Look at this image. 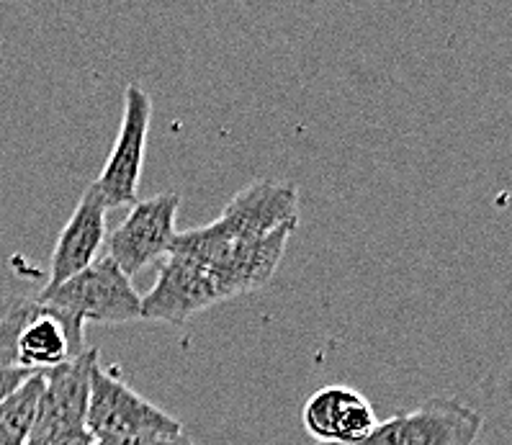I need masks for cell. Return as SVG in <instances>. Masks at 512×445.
Instances as JSON below:
<instances>
[{
    "label": "cell",
    "instance_id": "8fae6325",
    "mask_svg": "<svg viewBox=\"0 0 512 445\" xmlns=\"http://www.w3.org/2000/svg\"><path fill=\"white\" fill-rule=\"evenodd\" d=\"M103 240H106V206L88 186L75 206L73 217L67 219L57 237V245L49 258V278L39 296L52 294L62 283L83 273L85 268H91L98 260Z\"/></svg>",
    "mask_w": 512,
    "mask_h": 445
},
{
    "label": "cell",
    "instance_id": "30bf717a",
    "mask_svg": "<svg viewBox=\"0 0 512 445\" xmlns=\"http://www.w3.org/2000/svg\"><path fill=\"white\" fill-rule=\"evenodd\" d=\"M302 422L317 445H356L379 425L371 402L350 386L314 391L302 409Z\"/></svg>",
    "mask_w": 512,
    "mask_h": 445
},
{
    "label": "cell",
    "instance_id": "3957f363",
    "mask_svg": "<svg viewBox=\"0 0 512 445\" xmlns=\"http://www.w3.org/2000/svg\"><path fill=\"white\" fill-rule=\"evenodd\" d=\"M39 301L83 319L85 325H124L142 319V296L109 255L98 258L91 268L65 281L52 294L39 296Z\"/></svg>",
    "mask_w": 512,
    "mask_h": 445
},
{
    "label": "cell",
    "instance_id": "5bb4252c",
    "mask_svg": "<svg viewBox=\"0 0 512 445\" xmlns=\"http://www.w3.org/2000/svg\"><path fill=\"white\" fill-rule=\"evenodd\" d=\"M31 376H37V373H29V371H19V368H6L0 366V402H6L11 397L13 391L21 389Z\"/></svg>",
    "mask_w": 512,
    "mask_h": 445
},
{
    "label": "cell",
    "instance_id": "4fadbf2b",
    "mask_svg": "<svg viewBox=\"0 0 512 445\" xmlns=\"http://www.w3.org/2000/svg\"><path fill=\"white\" fill-rule=\"evenodd\" d=\"M93 445H196L186 433L181 435H142V438H124V440H101Z\"/></svg>",
    "mask_w": 512,
    "mask_h": 445
},
{
    "label": "cell",
    "instance_id": "9a60e30c",
    "mask_svg": "<svg viewBox=\"0 0 512 445\" xmlns=\"http://www.w3.org/2000/svg\"><path fill=\"white\" fill-rule=\"evenodd\" d=\"M26 445H93V438L88 430H78V433H57L44 435V438H29Z\"/></svg>",
    "mask_w": 512,
    "mask_h": 445
},
{
    "label": "cell",
    "instance_id": "52a82bcc",
    "mask_svg": "<svg viewBox=\"0 0 512 445\" xmlns=\"http://www.w3.org/2000/svg\"><path fill=\"white\" fill-rule=\"evenodd\" d=\"M219 301H224V294L209 263L183 250H170L155 286L142 296V319L183 325L193 314Z\"/></svg>",
    "mask_w": 512,
    "mask_h": 445
},
{
    "label": "cell",
    "instance_id": "5b68a950",
    "mask_svg": "<svg viewBox=\"0 0 512 445\" xmlns=\"http://www.w3.org/2000/svg\"><path fill=\"white\" fill-rule=\"evenodd\" d=\"M178 209L181 193L173 191L132 204L127 219L109 237V258L124 276L132 278L147 265L168 258L178 237Z\"/></svg>",
    "mask_w": 512,
    "mask_h": 445
},
{
    "label": "cell",
    "instance_id": "277c9868",
    "mask_svg": "<svg viewBox=\"0 0 512 445\" xmlns=\"http://www.w3.org/2000/svg\"><path fill=\"white\" fill-rule=\"evenodd\" d=\"M152 121V101L147 91H142L137 83L127 85L124 93V116L116 134L114 150L103 165L101 175L91 183L101 204L109 209L137 204V188L142 178V165H145L147 134H150Z\"/></svg>",
    "mask_w": 512,
    "mask_h": 445
},
{
    "label": "cell",
    "instance_id": "8992f818",
    "mask_svg": "<svg viewBox=\"0 0 512 445\" xmlns=\"http://www.w3.org/2000/svg\"><path fill=\"white\" fill-rule=\"evenodd\" d=\"M482 433V415L453 397H433L412 412L379 422L356 445H471Z\"/></svg>",
    "mask_w": 512,
    "mask_h": 445
},
{
    "label": "cell",
    "instance_id": "9c48e42d",
    "mask_svg": "<svg viewBox=\"0 0 512 445\" xmlns=\"http://www.w3.org/2000/svg\"><path fill=\"white\" fill-rule=\"evenodd\" d=\"M96 363L98 353L88 348L78 361L42 373V394H39L37 417H34L29 438L85 430L88 397H91V371Z\"/></svg>",
    "mask_w": 512,
    "mask_h": 445
},
{
    "label": "cell",
    "instance_id": "6da1fadb",
    "mask_svg": "<svg viewBox=\"0 0 512 445\" xmlns=\"http://www.w3.org/2000/svg\"><path fill=\"white\" fill-rule=\"evenodd\" d=\"M85 322L39 299L0 301V366L44 373L85 355Z\"/></svg>",
    "mask_w": 512,
    "mask_h": 445
},
{
    "label": "cell",
    "instance_id": "7c38bea8",
    "mask_svg": "<svg viewBox=\"0 0 512 445\" xmlns=\"http://www.w3.org/2000/svg\"><path fill=\"white\" fill-rule=\"evenodd\" d=\"M39 394H42V373L31 376L6 402H0V445L29 443L34 417H37Z\"/></svg>",
    "mask_w": 512,
    "mask_h": 445
},
{
    "label": "cell",
    "instance_id": "ba28073f",
    "mask_svg": "<svg viewBox=\"0 0 512 445\" xmlns=\"http://www.w3.org/2000/svg\"><path fill=\"white\" fill-rule=\"evenodd\" d=\"M299 224V188L289 181L263 178L232 196L209 227L222 240H258L281 227Z\"/></svg>",
    "mask_w": 512,
    "mask_h": 445
},
{
    "label": "cell",
    "instance_id": "7a4b0ae2",
    "mask_svg": "<svg viewBox=\"0 0 512 445\" xmlns=\"http://www.w3.org/2000/svg\"><path fill=\"white\" fill-rule=\"evenodd\" d=\"M85 430L93 443L142 438V435L186 433L175 417L147 402L127 381L116 376L114 368H103L101 363H96L91 371V397H88Z\"/></svg>",
    "mask_w": 512,
    "mask_h": 445
}]
</instances>
